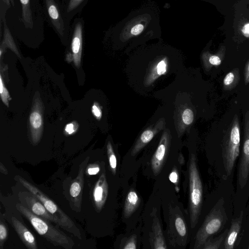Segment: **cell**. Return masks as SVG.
Instances as JSON below:
<instances>
[{
    "instance_id": "obj_1",
    "label": "cell",
    "mask_w": 249,
    "mask_h": 249,
    "mask_svg": "<svg viewBox=\"0 0 249 249\" xmlns=\"http://www.w3.org/2000/svg\"><path fill=\"white\" fill-rule=\"evenodd\" d=\"M16 207L28 220L38 233L53 245L66 249L73 248L74 246L73 240L53 227L50 222L36 216L21 203H17Z\"/></svg>"
},
{
    "instance_id": "obj_2",
    "label": "cell",
    "mask_w": 249,
    "mask_h": 249,
    "mask_svg": "<svg viewBox=\"0 0 249 249\" xmlns=\"http://www.w3.org/2000/svg\"><path fill=\"white\" fill-rule=\"evenodd\" d=\"M189 209L191 228L195 227L200 214L203 189L201 178L197 168L196 156L192 154L189 165Z\"/></svg>"
},
{
    "instance_id": "obj_3",
    "label": "cell",
    "mask_w": 249,
    "mask_h": 249,
    "mask_svg": "<svg viewBox=\"0 0 249 249\" xmlns=\"http://www.w3.org/2000/svg\"><path fill=\"white\" fill-rule=\"evenodd\" d=\"M25 188L33 194L43 204L47 210L62 224L63 229L81 239L80 231L74 222L51 199L36 187L19 176L16 177Z\"/></svg>"
},
{
    "instance_id": "obj_4",
    "label": "cell",
    "mask_w": 249,
    "mask_h": 249,
    "mask_svg": "<svg viewBox=\"0 0 249 249\" xmlns=\"http://www.w3.org/2000/svg\"><path fill=\"white\" fill-rule=\"evenodd\" d=\"M238 115L235 114L226 134L223 144L222 157L227 176L231 175L240 153V132Z\"/></svg>"
},
{
    "instance_id": "obj_5",
    "label": "cell",
    "mask_w": 249,
    "mask_h": 249,
    "mask_svg": "<svg viewBox=\"0 0 249 249\" xmlns=\"http://www.w3.org/2000/svg\"><path fill=\"white\" fill-rule=\"evenodd\" d=\"M225 217L222 202L217 203L207 215L203 223L197 231L194 249H201L206 240L221 228L225 222Z\"/></svg>"
},
{
    "instance_id": "obj_6",
    "label": "cell",
    "mask_w": 249,
    "mask_h": 249,
    "mask_svg": "<svg viewBox=\"0 0 249 249\" xmlns=\"http://www.w3.org/2000/svg\"><path fill=\"white\" fill-rule=\"evenodd\" d=\"M19 200L23 205L34 214L63 228L62 223L46 209L43 204L30 191L21 192L18 194Z\"/></svg>"
},
{
    "instance_id": "obj_7",
    "label": "cell",
    "mask_w": 249,
    "mask_h": 249,
    "mask_svg": "<svg viewBox=\"0 0 249 249\" xmlns=\"http://www.w3.org/2000/svg\"><path fill=\"white\" fill-rule=\"evenodd\" d=\"M249 175V112L245 116L244 142L240 158L238 171V183L242 189L246 184Z\"/></svg>"
},
{
    "instance_id": "obj_8",
    "label": "cell",
    "mask_w": 249,
    "mask_h": 249,
    "mask_svg": "<svg viewBox=\"0 0 249 249\" xmlns=\"http://www.w3.org/2000/svg\"><path fill=\"white\" fill-rule=\"evenodd\" d=\"M29 117L32 142L37 144L40 141L43 129L42 106L38 100H35Z\"/></svg>"
},
{
    "instance_id": "obj_9",
    "label": "cell",
    "mask_w": 249,
    "mask_h": 249,
    "mask_svg": "<svg viewBox=\"0 0 249 249\" xmlns=\"http://www.w3.org/2000/svg\"><path fill=\"white\" fill-rule=\"evenodd\" d=\"M170 142L168 132H163L158 146L154 154L151 161V168L155 175L158 174L161 170L166 159Z\"/></svg>"
},
{
    "instance_id": "obj_10",
    "label": "cell",
    "mask_w": 249,
    "mask_h": 249,
    "mask_svg": "<svg viewBox=\"0 0 249 249\" xmlns=\"http://www.w3.org/2000/svg\"><path fill=\"white\" fill-rule=\"evenodd\" d=\"M47 12L55 31L61 36L67 33V26L55 0H45Z\"/></svg>"
},
{
    "instance_id": "obj_11",
    "label": "cell",
    "mask_w": 249,
    "mask_h": 249,
    "mask_svg": "<svg viewBox=\"0 0 249 249\" xmlns=\"http://www.w3.org/2000/svg\"><path fill=\"white\" fill-rule=\"evenodd\" d=\"M163 119H160L153 127H149L140 135L131 151L132 156H135L142 148L149 142L162 129L164 124Z\"/></svg>"
},
{
    "instance_id": "obj_12",
    "label": "cell",
    "mask_w": 249,
    "mask_h": 249,
    "mask_svg": "<svg viewBox=\"0 0 249 249\" xmlns=\"http://www.w3.org/2000/svg\"><path fill=\"white\" fill-rule=\"evenodd\" d=\"M10 221L12 225L25 246L30 249H37L38 248L35 238L25 225L13 216H11Z\"/></svg>"
},
{
    "instance_id": "obj_13",
    "label": "cell",
    "mask_w": 249,
    "mask_h": 249,
    "mask_svg": "<svg viewBox=\"0 0 249 249\" xmlns=\"http://www.w3.org/2000/svg\"><path fill=\"white\" fill-rule=\"evenodd\" d=\"M82 43L83 26L82 24L78 22L75 25L71 44L73 62L77 68H79L81 64Z\"/></svg>"
},
{
    "instance_id": "obj_14",
    "label": "cell",
    "mask_w": 249,
    "mask_h": 249,
    "mask_svg": "<svg viewBox=\"0 0 249 249\" xmlns=\"http://www.w3.org/2000/svg\"><path fill=\"white\" fill-rule=\"evenodd\" d=\"M108 194V185L105 174L103 173L96 183L93 191V201L97 210L103 207Z\"/></svg>"
},
{
    "instance_id": "obj_15",
    "label": "cell",
    "mask_w": 249,
    "mask_h": 249,
    "mask_svg": "<svg viewBox=\"0 0 249 249\" xmlns=\"http://www.w3.org/2000/svg\"><path fill=\"white\" fill-rule=\"evenodd\" d=\"M243 211H241L239 216L232 219L230 229L228 231L224 243L223 248L233 249L240 231L243 218Z\"/></svg>"
},
{
    "instance_id": "obj_16",
    "label": "cell",
    "mask_w": 249,
    "mask_h": 249,
    "mask_svg": "<svg viewBox=\"0 0 249 249\" xmlns=\"http://www.w3.org/2000/svg\"><path fill=\"white\" fill-rule=\"evenodd\" d=\"M148 20L146 19L145 16H140L135 18L124 28L123 32V38L127 39L140 35L143 31Z\"/></svg>"
},
{
    "instance_id": "obj_17",
    "label": "cell",
    "mask_w": 249,
    "mask_h": 249,
    "mask_svg": "<svg viewBox=\"0 0 249 249\" xmlns=\"http://www.w3.org/2000/svg\"><path fill=\"white\" fill-rule=\"evenodd\" d=\"M151 238L152 248L156 249H167L160 224L157 217L154 218L152 226Z\"/></svg>"
},
{
    "instance_id": "obj_18",
    "label": "cell",
    "mask_w": 249,
    "mask_h": 249,
    "mask_svg": "<svg viewBox=\"0 0 249 249\" xmlns=\"http://www.w3.org/2000/svg\"><path fill=\"white\" fill-rule=\"evenodd\" d=\"M140 203V199L136 192L130 191L128 192L125 200L124 214L125 217H128L135 211Z\"/></svg>"
},
{
    "instance_id": "obj_19",
    "label": "cell",
    "mask_w": 249,
    "mask_h": 249,
    "mask_svg": "<svg viewBox=\"0 0 249 249\" xmlns=\"http://www.w3.org/2000/svg\"><path fill=\"white\" fill-rule=\"evenodd\" d=\"M83 168H80L79 175L72 182L70 188V194L75 201L80 197L83 184Z\"/></svg>"
},
{
    "instance_id": "obj_20",
    "label": "cell",
    "mask_w": 249,
    "mask_h": 249,
    "mask_svg": "<svg viewBox=\"0 0 249 249\" xmlns=\"http://www.w3.org/2000/svg\"><path fill=\"white\" fill-rule=\"evenodd\" d=\"M22 6V19L27 28H32L33 21L30 0H20Z\"/></svg>"
},
{
    "instance_id": "obj_21",
    "label": "cell",
    "mask_w": 249,
    "mask_h": 249,
    "mask_svg": "<svg viewBox=\"0 0 249 249\" xmlns=\"http://www.w3.org/2000/svg\"><path fill=\"white\" fill-rule=\"evenodd\" d=\"M239 79L238 69H235L229 72L225 76L223 80V86L225 89H231L238 83Z\"/></svg>"
},
{
    "instance_id": "obj_22",
    "label": "cell",
    "mask_w": 249,
    "mask_h": 249,
    "mask_svg": "<svg viewBox=\"0 0 249 249\" xmlns=\"http://www.w3.org/2000/svg\"><path fill=\"white\" fill-rule=\"evenodd\" d=\"M228 230L226 229L218 237L210 239H208L203 244L201 249H218L221 248L222 243H224L225 237L227 235Z\"/></svg>"
},
{
    "instance_id": "obj_23",
    "label": "cell",
    "mask_w": 249,
    "mask_h": 249,
    "mask_svg": "<svg viewBox=\"0 0 249 249\" xmlns=\"http://www.w3.org/2000/svg\"><path fill=\"white\" fill-rule=\"evenodd\" d=\"M107 149L110 167L113 174L115 175L116 172L117 160L112 144L110 142H108L107 144Z\"/></svg>"
},
{
    "instance_id": "obj_24",
    "label": "cell",
    "mask_w": 249,
    "mask_h": 249,
    "mask_svg": "<svg viewBox=\"0 0 249 249\" xmlns=\"http://www.w3.org/2000/svg\"><path fill=\"white\" fill-rule=\"evenodd\" d=\"M2 45L6 46L12 49L14 52L17 53H18V50L13 40V38L5 24L4 25V39Z\"/></svg>"
},
{
    "instance_id": "obj_25",
    "label": "cell",
    "mask_w": 249,
    "mask_h": 249,
    "mask_svg": "<svg viewBox=\"0 0 249 249\" xmlns=\"http://www.w3.org/2000/svg\"><path fill=\"white\" fill-rule=\"evenodd\" d=\"M175 226L178 234L182 237L186 236L187 230L183 219L178 216L175 220Z\"/></svg>"
},
{
    "instance_id": "obj_26",
    "label": "cell",
    "mask_w": 249,
    "mask_h": 249,
    "mask_svg": "<svg viewBox=\"0 0 249 249\" xmlns=\"http://www.w3.org/2000/svg\"><path fill=\"white\" fill-rule=\"evenodd\" d=\"M167 59L164 58L159 62L155 68H154V70H153L152 71H156L154 73L155 75H157V77L164 74L167 71Z\"/></svg>"
},
{
    "instance_id": "obj_27",
    "label": "cell",
    "mask_w": 249,
    "mask_h": 249,
    "mask_svg": "<svg viewBox=\"0 0 249 249\" xmlns=\"http://www.w3.org/2000/svg\"><path fill=\"white\" fill-rule=\"evenodd\" d=\"M0 93L3 103L9 107V100L11 99L9 92L3 84L1 75H0Z\"/></svg>"
},
{
    "instance_id": "obj_28",
    "label": "cell",
    "mask_w": 249,
    "mask_h": 249,
    "mask_svg": "<svg viewBox=\"0 0 249 249\" xmlns=\"http://www.w3.org/2000/svg\"><path fill=\"white\" fill-rule=\"evenodd\" d=\"M194 115L193 111L190 108L184 109L181 114V119L183 123L189 125L191 124L194 120Z\"/></svg>"
},
{
    "instance_id": "obj_29",
    "label": "cell",
    "mask_w": 249,
    "mask_h": 249,
    "mask_svg": "<svg viewBox=\"0 0 249 249\" xmlns=\"http://www.w3.org/2000/svg\"><path fill=\"white\" fill-rule=\"evenodd\" d=\"M7 237V229L4 222L2 221V215L1 214L0 223V248L2 249L4 242Z\"/></svg>"
},
{
    "instance_id": "obj_30",
    "label": "cell",
    "mask_w": 249,
    "mask_h": 249,
    "mask_svg": "<svg viewBox=\"0 0 249 249\" xmlns=\"http://www.w3.org/2000/svg\"><path fill=\"white\" fill-rule=\"evenodd\" d=\"M122 248L124 249H136V238L135 236H131L124 243Z\"/></svg>"
},
{
    "instance_id": "obj_31",
    "label": "cell",
    "mask_w": 249,
    "mask_h": 249,
    "mask_svg": "<svg viewBox=\"0 0 249 249\" xmlns=\"http://www.w3.org/2000/svg\"><path fill=\"white\" fill-rule=\"evenodd\" d=\"M208 61L211 67L212 66H219L221 64V58L218 55L209 54Z\"/></svg>"
},
{
    "instance_id": "obj_32",
    "label": "cell",
    "mask_w": 249,
    "mask_h": 249,
    "mask_svg": "<svg viewBox=\"0 0 249 249\" xmlns=\"http://www.w3.org/2000/svg\"><path fill=\"white\" fill-rule=\"evenodd\" d=\"M92 112L96 119L100 120L102 117V109L97 102H95L92 107Z\"/></svg>"
},
{
    "instance_id": "obj_33",
    "label": "cell",
    "mask_w": 249,
    "mask_h": 249,
    "mask_svg": "<svg viewBox=\"0 0 249 249\" xmlns=\"http://www.w3.org/2000/svg\"><path fill=\"white\" fill-rule=\"evenodd\" d=\"M78 128V124L76 122H72L68 124L65 128V131L67 134L71 135L74 133Z\"/></svg>"
},
{
    "instance_id": "obj_34",
    "label": "cell",
    "mask_w": 249,
    "mask_h": 249,
    "mask_svg": "<svg viewBox=\"0 0 249 249\" xmlns=\"http://www.w3.org/2000/svg\"><path fill=\"white\" fill-rule=\"evenodd\" d=\"M85 0H70L69 3L67 12H70L76 9Z\"/></svg>"
},
{
    "instance_id": "obj_35",
    "label": "cell",
    "mask_w": 249,
    "mask_h": 249,
    "mask_svg": "<svg viewBox=\"0 0 249 249\" xmlns=\"http://www.w3.org/2000/svg\"><path fill=\"white\" fill-rule=\"evenodd\" d=\"M244 83L247 85L249 83V61L247 63L244 69Z\"/></svg>"
},
{
    "instance_id": "obj_36",
    "label": "cell",
    "mask_w": 249,
    "mask_h": 249,
    "mask_svg": "<svg viewBox=\"0 0 249 249\" xmlns=\"http://www.w3.org/2000/svg\"><path fill=\"white\" fill-rule=\"evenodd\" d=\"M178 178V172L174 170L169 175V179L171 182L174 183H177Z\"/></svg>"
},
{
    "instance_id": "obj_37",
    "label": "cell",
    "mask_w": 249,
    "mask_h": 249,
    "mask_svg": "<svg viewBox=\"0 0 249 249\" xmlns=\"http://www.w3.org/2000/svg\"><path fill=\"white\" fill-rule=\"evenodd\" d=\"M100 171V168L99 167H94L91 168H89L88 169V173L90 175H94L97 174Z\"/></svg>"
},
{
    "instance_id": "obj_38",
    "label": "cell",
    "mask_w": 249,
    "mask_h": 249,
    "mask_svg": "<svg viewBox=\"0 0 249 249\" xmlns=\"http://www.w3.org/2000/svg\"><path fill=\"white\" fill-rule=\"evenodd\" d=\"M243 35L246 36H249V23L246 24L241 30Z\"/></svg>"
},
{
    "instance_id": "obj_39",
    "label": "cell",
    "mask_w": 249,
    "mask_h": 249,
    "mask_svg": "<svg viewBox=\"0 0 249 249\" xmlns=\"http://www.w3.org/2000/svg\"><path fill=\"white\" fill-rule=\"evenodd\" d=\"M0 172L4 175L8 174V171L5 167L2 164L1 162L0 163Z\"/></svg>"
},
{
    "instance_id": "obj_40",
    "label": "cell",
    "mask_w": 249,
    "mask_h": 249,
    "mask_svg": "<svg viewBox=\"0 0 249 249\" xmlns=\"http://www.w3.org/2000/svg\"><path fill=\"white\" fill-rule=\"evenodd\" d=\"M2 0L7 5H10V3L13 5H14V0Z\"/></svg>"
},
{
    "instance_id": "obj_41",
    "label": "cell",
    "mask_w": 249,
    "mask_h": 249,
    "mask_svg": "<svg viewBox=\"0 0 249 249\" xmlns=\"http://www.w3.org/2000/svg\"><path fill=\"white\" fill-rule=\"evenodd\" d=\"M248 249H249V247Z\"/></svg>"
}]
</instances>
